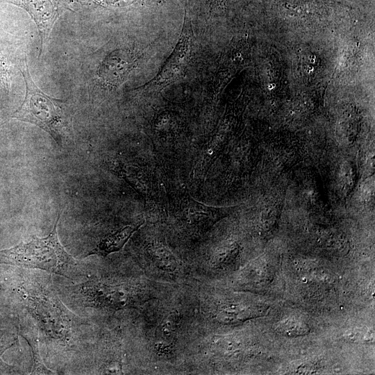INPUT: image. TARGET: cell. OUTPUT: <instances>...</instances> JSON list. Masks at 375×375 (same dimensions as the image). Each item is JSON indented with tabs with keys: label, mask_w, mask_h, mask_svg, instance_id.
Wrapping results in <instances>:
<instances>
[{
	"label": "cell",
	"mask_w": 375,
	"mask_h": 375,
	"mask_svg": "<svg viewBox=\"0 0 375 375\" xmlns=\"http://www.w3.org/2000/svg\"><path fill=\"white\" fill-rule=\"evenodd\" d=\"M24 62L25 66L19 67V69L26 84V95L11 117L39 126L48 133L58 145H62L69 131L70 119L66 103L42 91L32 79L26 59Z\"/></svg>",
	"instance_id": "2"
},
{
	"label": "cell",
	"mask_w": 375,
	"mask_h": 375,
	"mask_svg": "<svg viewBox=\"0 0 375 375\" xmlns=\"http://www.w3.org/2000/svg\"><path fill=\"white\" fill-rule=\"evenodd\" d=\"M188 45L189 37L185 35L183 38H181L174 53L160 74L157 81L160 82L169 80L178 72L180 67L185 59L189 48Z\"/></svg>",
	"instance_id": "9"
},
{
	"label": "cell",
	"mask_w": 375,
	"mask_h": 375,
	"mask_svg": "<svg viewBox=\"0 0 375 375\" xmlns=\"http://www.w3.org/2000/svg\"><path fill=\"white\" fill-rule=\"evenodd\" d=\"M79 292L86 302L101 308H124L131 306L135 301L131 288L125 285L90 281L81 286Z\"/></svg>",
	"instance_id": "3"
},
{
	"label": "cell",
	"mask_w": 375,
	"mask_h": 375,
	"mask_svg": "<svg viewBox=\"0 0 375 375\" xmlns=\"http://www.w3.org/2000/svg\"><path fill=\"white\" fill-rule=\"evenodd\" d=\"M305 327V324H302L300 322L295 319H288L283 322L279 325V328L281 330V331L290 335L304 333L306 332Z\"/></svg>",
	"instance_id": "12"
},
{
	"label": "cell",
	"mask_w": 375,
	"mask_h": 375,
	"mask_svg": "<svg viewBox=\"0 0 375 375\" xmlns=\"http://www.w3.org/2000/svg\"><path fill=\"white\" fill-rule=\"evenodd\" d=\"M181 315L178 311L169 312L158 326L160 337L162 340L171 338L177 331L180 322Z\"/></svg>",
	"instance_id": "11"
},
{
	"label": "cell",
	"mask_w": 375,
	"mask_h": 375,
	"mask_svg": "<svg viewBox=\"0 0 375 375\" xmlns=\"http://www.w3.org/2000/svg\"><path fill=\"white\" fill-rule=\"evenodd\" d=\"M59 219L60 214L47 236H33L27 242L0 250V264L40 269L69 278L75 276L76 260L65 250L58 238Z\"/></svg>",
	"instance_id": "1"
},
{
	"label": "cell",
	"mask_w": 375,
	"mask_h": 375,
	"mask_svg": "<svg viewBox=\"0 0 375 375\" xmlns=\"http://www.w3.org/2000/svg\"><path fill=\"white\" fill-rule=\"evenodd\" d=\"M116 172L124 178L146 201L156 202L158 188L152 176L147 171L134 166L117 165Z\"/></svg>",
	"instance_id": "6"
},
{
	"label": "cell",
	"mask_w": 375,
	"mask_h": 375,
	"mask_svg": "<svg viewBox=\"0 0 375 375\" xmlns=\"http://www.w3.org/2000/svg\"><path fill=\"white\" fill-rule=\"evenodd\" d=\"M178 216L183 225L192 232L202 233L217 221V210L196 201L188 192L180 198Z\"/></svg>",
	"instance_id": "5"
},
{
	"label": "cell",
	"mask_w": 375,
	"mask_h": 375,
	"mask_svg": "<svg viewBox=\"0 0 375 375\" xmlns=\"http://www.w3.org/2000/svg\"><path fill=\"white\" fill-rule=\"evenodd\" d=\"M144 224L126 225L103 237L89 254L106 256L111 253L120 251L132 235Z\"/></svg>",
	"instance_id": "8"
},
{
	"label": "cell",
	"mask_w": 375,
	"mask_h": 375,
	"mask_svg": "<svg viewBox=\"0 0 375 375\" xmlns=\"http://www.w3.org/2000/svg\"><path fill=\"white\" fill-rule=\"evenodd\" d=\"M147 251L153 262L161 269L170 272L178 269V260L163 244L153 242L149 246Z\"/></svg>",
	"instance_id": "10"
},
{
	"label": "cell",
	"mask_w": 375,
	"mask_h": 375,
	"mask_svg": "<svg viewBox=\"0 0 375 375\" xmlns=\"http://www.w3.org/2000/svg\"><path fill=\"white\" fill-rule=\"evenodd\" d=\"M134 58L128 51L117 50L103 60L100 76L112 85L120 84L131 70Z\"/></svg>",
	"instance_id": "7"
},
{
	"label": "cell",
	"mask_w": 375,
	"mask_h": 375,
	"mask_svg": "<svg viewBox=\"0 0 375 375\" xmlns=\"http://www.w3.org/2000/svg\"><path fill=\"white\" fill-rule=\"evenodd\" d=\"M24 9L35 22L40 38V51L49 39L55 22L63 11L60 0H6Z\"/></svg>",
	"instance_id": "4"
},
{
	"label": "cell",
	"mask_w": 375,
	"mask_h": 375,
	"mask_svg": "<svg viewBox=\"0 0 375 375\" xmlns=\"http://www.w3.org/2000/svg\"><path fill=\"white\" fill-rule=\"evenodd\" d=\"M154 349L159 354H167L172 351V345L165 341L156 343Z\"/></svg>",
	"instance_id": "13"
},
{
	"label": "cell",
	"mask_w": 375,
	"mask_h": 375,
	"mask_svg": "<svg viewBox=\"0 0 375 375\" xmlns=\"http://www.w3.org/2000/svg\"><path fill=\"white\" fill-rule=\"evenodd\" d=\"M5 72H6V70L4 68L3 62L0 56V81L2 80V78L5 76Z\"/></svg>",
	"instance_id": "14"
}]
</instances>
